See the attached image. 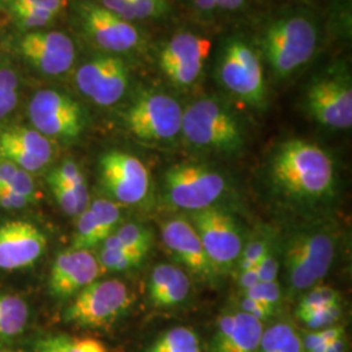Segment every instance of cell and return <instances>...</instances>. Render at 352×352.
Here are the masks:
<instances>
[{
    "instance_id": "8fae6325",
    "label": "cell",
    "mask_w": 352,
    "mask_h": 352,
    "mask_svg": "<svg viewBox=\"0 0 352 352\" xmlns=\"http://www.w3.org/2000/svg\"><path fill=\"white\" fill-rule=\"evenodd\" d=\"M14 50L26 64L47 77L65 75L76 60L72 38L56 30L24 32L16 38Z\"/></svg>"
},
{
    "instance_id": "ee69618b",
    "label": "cell",
    "mask_w": 352,
    "mask_h": 352,
    "mask_svg": "<svg viewBox=\"0 0 352 352\" xmlns=\"http://www.w3.org/2000/svg\"><path fill=\"white\" fill-rule=\"evenodd\" d=\"M129 1L131 0H100V4L106 10L129 21Z\"/></svg>"
},
{
    "instance_id": "d590c367",
    "label": "cell",
    "mask_w": 352,
    "mask_h": 352,
    "mask_svg": "<svg viewBox=\"0 0 352 352\" xmlns=\"http://www.w3.org/2000/svg\"><path fill=\"white\" fill-rule=\"evenodd\" d=\"M340 316H342L340 304H334L327 308L299 314L298 317L300 318L302 324L309 327L311 330H321V329L337 325Z\"/></svg>"
},
{
    "instance_id": "d6a6232c",
    "label": "cell",
    "mask_w": 352,
    "mask_h": 352,
    "mask_svg": "<svg viewBox=\"0 0 352 352\" xmlns=\"http://www.w3.org/2000/svg\"><path fill=\"white\" fill-rule=\"evenodd\" d=\"M334 304H340V292L329 286L317 285L312 289H307V292L302 295L298 305L296 315L327 308Z\"/></svg>"
},
{
    "instance_id": "f6af8a7d",
    "label": "cell",
    "mask_w": 352,
    "mask_h": 352,
    "mask_svg": "<svg viewBox=\"0 0 352 352\" xmlns=\"http://www.w3.org/2000/svg\"><path fill=\"white\" fill-rule=\"evenodd\" d=\"M17 171H19L17 166L0 160V188H6L10 186Z\"/></svg>"
},
{
    "instance_id": "484cf974",
    "label": "cell",
    "mask_w": 352,
    "mask_h": 352,
    "mask_svg": "<svg viewBox=\"0 0 352 352\" xmlns=\"http://www.w3.org/2000/svg\"><path fill=\"white\" fill-rule=\"evenodd\" d=\"M260 352H304L302 337L287 322H278L264 330Z\"/></svg>"
},
{
    "instance_id": "ffe728a7",
    "label": "cell",
    "mask_w": 352,
    "mask_h": 352,
    "mask_svg": "<svg viewBox=\"0 0 352 352\" xmlns=\"http://www.w3.org/2000/svg\"><path fill=\"white\" fill-rule=\"evenodd\" d=\"M54 149L50 139L34 128L10 126L0 132V160L26 173H37L50 164Z\"/></svg>"
},
{
    "instance_id": "30bf717a",
    "label": "cell",
    "mask_w": 352,
    "mask_h": 352,
    "mask_svg": "<svg viewBox=\"0 0 352 352\" xmlns=\"http://www.w3.org/2000/svg\"><path fill=\"white\" fill-rule=\"evenodd\" d=\"M218 75L223 87L252 107L266 102L264 74L258 56L243 41H230L219 62Z\"/></svg>"
},
{
    "instance_id": "e575fe53",
    "label": "cell",
    "mask_w": 352,
    "mask_h": 352,
    "mask_svg": "<svg viewBox=\"0 0 352 352\" xmlns=\"http://www.w3.org/2000/svg\"><path fill=\"white\" fill-rule=\"evenodd\" d=\"M89 209L96 215L103 232L109 238L111 234L115 232V230L118 228V225L120 223V219H122V214H120V209H119L118 204L110 201V200L100 199V200L90 202Z\"/></svg>"
},
{
    "instance_id": "83f0119b",
    "label": "cell",
    "mask_w": 352,
    "mask_h": 352,
    "mask_svg": "<svg viewBox=\"0 0 352 352\" xmlns=\"http://www.w3.org/2000/svg\"><path fill=\"white\" fill-rule=\"evenodd\" d=\"M20 76L11 60L0 55V119L16 109L20 96Z\"/></svg>"
},
{
    "instance_id": "603a6c76",
    "label": "cell",
    "mask_w": 352,
    "mask_h": 352,
    "mask_svg": "<svg viewBox=\"0 0 352 352\" xmlns=\"http://www.w3.org/2000/svg\"><path fill=\"white\" fill-rule=\"evenodd\" d=\"M29 307L25 300L12 294H0V342L19 338L28 327Z\"/></svg>"
},
{
    "instance_id": "c3c4849f",
    "label": "cell",
    "mask_w": 352,
    "mask_h": 352,
    "mask_svg": "<svg viewBox=\"0 0 352 352\" xmlns=\"http://www.w3.org/2000/svg\"><path fill=\"white\" fill-rule=\"evenodd\" d=\"M215 1H217V8H222L226 11H235L244 3V0H215Z\"/></svg>"
},
{
    "instance_id": "d4e9b609",
    "label": "cell",
    "mask_w": 352,
    "mask_h": 352,
    "mask_svg": "<svg viewBox=\"0 0 352 352\" xmlns=\"http://www.w3.org/2000/svg\"><path fill=\"white\" fill-rule=\"evenodd\" d=\"M34 352H109L104 343L96 338H77L67 334L41 337L34 344Z\"/></svg>"
},
{
    "instance_id": "7c38bea8",
    "label": "cell",
    "mask_w": 352,
    "mask_h": 352,
    "mask_svg": "<svg viewBox=\"0 0 352 352\" xmlns=\"http://www.w3.org/2000/svg\"><path fill=\"white\" fill-rule=\"evenodd\" d=\"M100 177L106 192L120 204L144 201L151 189V175L138 157L122 151H106L100 158Z\"/></svg>"
},
{
    "instance_id": "60d3db41",
    "label": "cell",
    "mask_w": 352,
    "mask_h": 352,
    "mask_svg": "<svg viewBox=\"0 0 352 352\" xmlns=\"http://www.w3.org/2000/svg\"><path fill=\"white\" fill-rule=\"evenodd\" d=\"M240 309L241 312H245L248 315L254 317L256 320L261 321L264 324L265 321L270 320L274 314H276V309L265 302H260V300H256V299H252L248 298L245 295H241L239 300Z\"/></svg>"
},
{
    "instance_id": "bcb514c9",
    "label": "cell",
    "mask_w": 352,
    "mask_h": 352,
    "mask_svg": "<svg viewBox=\"0 0 352 352\" xmlns=\"http://www.w3.org/2000/svg\"><path fill=\"white\" fill-rule=\"evenodd\" d=\"M258 282H260V278H258L257 267L256 269H248V270L238 273V285H239V289L241 291L250 289Z\"/></svg>"
},
{
    "instance_id": "ba28073f",
    "label": "cell",
    "mask_w": 352,
    "mask_h": 352,
    "mask_svg": "<svg viewBox=\"0 0 352 352\" xmlns=\"http://www.w3.org/2000/svg\"><path fill=\"white\" fill-rule=\"evenodd\" d=\"M190 223L199 234L204 250L222 276L238 265L244 241L232 215L218 206L190 213Z\"/></svg>"
},
{
    "instance_id": "5bb4252c",
    "label": "cell",
    "mask_w": 352,
    "mask_h": 352,
    "mask_svg": "<svg viewBox=\"0 0 352 352\" xmlns=\"http://www.w3.org/2000/svg\"><path fill=\"white\" fill-rule=\"evenodd\" d=\"M77 19L84 34L102 50L123 54L140 43L135 26L97 1L81 0L77 4Z\"/></svg>"
},
{
    "instance_id": "7bdbcfd3",
    "label": "cell",
    "mask_w": 352,
    "mask_h": 352,
    "mask_svg": "<svg viewBox=\"0 0 352 352\" xmlns=\"http://www.w3.org/2000/svg\"><path fill=\"white\" fill-rule=\"evenodd\" d=\"M30 202L25 197L14 193L8 188H0V208L7 210H16L23 209L28 206Z\"/></svg>"
},
{
    "instance_id": "ac0fdd59",
    "label": "cell",
    "mask_w": 352,
    "mask_h": 352,
    "mask_svg": "<svg viewBox=\"0 0 352 352\" xmlns=\"http://www.w3.org/2000/svg\"><path fill=\"white\" fill-rule=\"evenodd\" d=\"M47 238L28 221H10L0 225V269L20 270L30 267L45 254Z\"/></svg>"
},
{
    "instance_id": "74e56055",
    "label": "cell",
    "mask_w": 352,
    "mask_h": 352,
    "mask_svg": "<svg viewBox=\"0 0 352 352\" xmlns=\"http://www.w3.org/2000/svg\"><path fill=\"white\" fill-rule=\"evenodd\" d=\"M166 0H131L129 1V21L154 19L168 12Z\"/></svg>"
},
{
    "instance_id": "44dd1931",
    "label": "cell",
    "mask_w": 352,
    "mask_h": 352,
    "mask_svg": "<svg viewBox=\"0 0 352 352\" xmlns=\"http://www.w3.org/2000/svg\"><path fill=\"white\" fill-rule=\"evenodd\" d=\"M264 324L245 312L221 316L214 334V352H260Z\"/></svg>"
},
{
    "instance_id": "6da1fadb",
    "label": "cell",
    "mask_w": 352,
    "mask_h": 352,
    "mask_svg": "<svg viewBox=\"0 0 352 352\" xmlns=\"http://www.w3.org/2000/svg\"><path fill=\"white\" fill-rule=\"evenodd\" d=\"M267 177L282 200L304 208L327 201L337 186L331 157L305 140L282 142L270 157Z\"/></svg>"
},
{
    "instance_id": "8992f818",
    "label": "cell",
    "mask_w": 352,
    "mask_h": 352,
    "mask_svg": "<svg viewBox=\"0 0 352 352\" xmlns=\"http://www.w3.org/2000/svg\"><path fill=\"white\" fill-rule=\"evenodd\" d=\"M164 189L167 201L192 213L217 206L227 192V180L206 164H179L166 171Z\"/></svg>"
},
{
    "instance_id": "7a4b0ae2",
    "label": "cell",
    "mask_w": 352,
    "mask_h": 352,
    "mask_svg": "<svg viewBox=\"0 0 352 352\" xmlns=\"http://www.w3.org/2000/svg\"><path fill=\"white\" fill-rule=\"evenodd\" d=\"M337 256V239L325 228H307L289 238L283 265L291 295L317 286L327 277Z\"/></svg>"
},
{
    "instance_id": "52a82bcc",
    "label": "cell",
    "mask_w": 352,
    "mask_h": 352,
    "mask_svg": "<svg viewBox=\"0 0 352 352\" xmlns=\"http://www.w3.org/2000/svg\"><path fill=\"white\" fill-rule=\"evenodd\" d=\"M33 128L47 139L74 141L87 126L84 109L68 94L56 89H41L28 104Z\"/></svg>"
},
{
    "instance_id": "5b68a950",
    "label": "cell",
    "mask_w": 352,
    "mask_h": 352,
    "mask_svg": "<svg viewBox=\"0 0 352 352\" xmlns=\"http://www.w3.org/2000/svg\"><path fill=\"white\" fill-rule=\"evenodd\" d=\"M318 33L311 20L291 16L273 23L263 39L265 58L280 77L294 74L314 56Z\"/></svg>"
},
{
    "instance_id": "f35d334b",
    "label": "cell",
    "mask_w": 352,
    "mask_h": 352,
    "mask_svg": "<svg viewBox=\"0 0 352 352\" xmlns=\"http://www.w3.org/2000/svg\"><path fill=\"white\" fill-rule=\"evenodd\" d=\"M241 295H245L252 299L265 302V304L273 307L274 309H277L279 304L282 302V289H280L278 280L258 282L250 289L241 291Z\"/></svg>"
},
{
    "instance_id": "e0dca14e",
    "label": "cell",
    "mask_w": 352,
    "mask_h": 352,
    "mask_svg": "<svg viewBox=\"0 0 352 352\" xmlns=\"http://www.w3.org/2000/svg\"><path fill=\"white\" fill-rule=\"evenodd\" d=\"M162 239L166 248L193 276L209 283L217 282L221 274L208 257L197 231L187 218L167 219L162 226Z\"/></svg>"
},
{
    "instance_id": "4fadbf2b",
    "label": "cell",
    "mask_w": 352,
    "mask_h": 352,
    "mask_svg": "<svg viewBox=\"0 0 352 352\" xmlns=\"http://www.w3.org/2000/svg\"><path fill=\"white\" fill-rule=\"evenodd\" d=\"M76 87L98 106H113L120 101L129 85V69L115 55H100L81 64L75 74Z\"/></svg>"
},
{
    "instance_id": "277c9868",
    "label": "cell",
    "mask_w": 352,
    "mask_h": 352,
    "mask_svg": "<svg viewBox=\"0 0 352 352\" xmlns=\"http://www.w3.org/2000/svg\"><path fill=\"white\" fill-rule=\"evenodd\" d=\"M133 302L135 295L124 282L94 280L74 296L64 311V321L82 329L110 327L126 315Z\"/></svg>"
},
{
    "instance_id": "f907efd6",
    "label": "cell",
    "mask_w": 352,
    "mask_h": 352,
    "mask_svg": "<svg viewBox=\"0 0 352 352\" xmlns=\"http://www.w3.org/2000/svg\"><path fill=\"white\" fill-rule=\"evenodd\" d=\"M3 352H20V351H3Z\"/></svg>"
},
{
    "instance_id": "f1b7e54d",
    "label": "cell",
    "mask_w": 352,
    "mask_h": 352,
    "mask_svg": "<svg viewBox=\"0 0 352 352\" xmlns=\"http://www.w3.org/2000/svg\"><path fill=\"white\" fill-rule=\"evenodd\" d=\"M107 239L106 234L100 226L96 215L89 209H85L80 215H77L75 234L72 239L74 250H87L90 251L96 245Z\"/></svg>"
},
{
    "instance_id": "4316f807",
    "label": "cell",
    "mask_w": 352,
    "mask_h": 352,
    "mask_svg": "<svg viewBox=\"0 0 352 352\" xmlns=\"http://www.w3.org/2000/svg\"><path fill=\"white\" fill-rule=\"evenodd\" d=\"M146 352H201V343L195 330L177 327L161 334Z\"/></svg>"
},
{
    "instance_id": "9c48e42d",
    "label": "cell",
    "mask_w": 352,
    "mask_h": 352,
    "mask_svg": "<svg viewBox=\"0 0 352 352\" xmlns=\"http://www.w3.org/2000/svg\"><path fill=\"white\" fill-rule=\"evenodd\" d=\"M124 119L126 128L136 139L167 142L182 133L183 109L170 96L148 93L132 103Z\"/></svg>"
},
{
    "instance_id": "3957f363",
    "label": "cell",
    "mask_w": 352,
    "mask_h": 352,
    "mask_svg": "<svg viewBox=\"0 0 352 352\" xmlns=\"http://www.w3.org/2000/svg\"><path fill=\"white\" fill-rule=\"evenodd\" d=\"M182 133L189 145L201 151L235 154L244 146L239 120L214 100H199L183 110Z\"/></svg>"
},
{
    "instance_id": "9a60e30c",
    "label": "cell",
    "mask_w": 352,
    "mask_h": 352,
    "mask_svg": "<svg viewBox=\"0 0 352 352\" xmlns=\"http://www.w3.org/2000/svg\"><path fill=\"white\" fill-rule=\"evenodd\" d=\"M307 109L320 124L333 129L352 126L351 81L342 76L317 78L307 91Z\"/></svg>"
},
{
    "instance_id": "b9f144b4",
    "label": "cell",
    "mask_w": 352,
    "mask_h": 352,
    "mask_svg": "<svg viewBox=\"0 0 352 352\" xmlns=\"http://www.w3.org/2000/svg\"><path fill=\"white\" fill-rule=\"evenodd\" d=\"M260 282H274L278 279L279 273V258L277 252L274 250V245L270 248V251L266 253L263 261L257 266Z\"/></svg>"
},
{
    "instance_id": "4dcf8cb0",
    "label": "cell",
    "mask_w": 352,
    "mask_h": 352,
    "mask_svg": "<svg viewBox=\"0 0 352 352\" xmlns=\"http://www.w3.org/2000/svg\"><path fill=\"white\" fill-rule=\"evenodd\" d=\"M4 11L10 14L13 24L24 32L42 30L46 26L51 25L59 16L58 13L51 12L39 6L10 8Z\"/></svg>"
},
{
    "instance_id": "cb8c5ba5",
    "label": "cell",
    "mask_w": 352,
    "mask_h": 352,
    "mask_svg": "<svg viewBox=\"0 0 352 352\" xmlns=\"http://www.w3.org/2000/svg\"><path fill=\"white\" fill-rule=\"evenodd\" d=\"M144 256L136 252L128 250L120 240L111 234L107 239L103 240L101 253H100V265L101 269L110 272H124L133 267H138L142 261Z\"/></svg>"
},
{
    "instance_id": "1f68e13d",
    "label": "cell",
    "mask_w": 352,
    "mask_h": 352,
    "mask_svg": "<svg viewBox=\"0 0 352 352\" xmlns=\"http://www.w3.org/2000/svg\"><path fill=\"white\" fill-rule=\"evenodd\" d=\"M113 235L128 250L136 252L144 257L149 253L153 245V234L146 227L136 223H126L118 227Z\"/></svg>"
},
{
    "instance_id": "2e32d148",
    "label": "cell",
    "mask_w": 352,
    "mask_h": 352,
    "mask_svg": "<svg viewBox=\"0 0 352 352\" xmlns=\"http://www.w3.org/2000/svg\"><path fill=\"white\" fill-rule=\"evenodd\" d=\"M212 42L208 38L180 33L164 45L160 55V67L177 87L192 85L209 56Z\"/></svg>"
},
{
    "instance_id": "d6986e66",
    "label": "cell",
    "mask_w": 352,
    "mask_h": 352,
    "mask_svg": "<svg viewBox=\"0 0 352 352\" xmlns=\"http://www.w3.org/2000/svg\"><path fill=\"white\" fill-rule=\"evenodd\" d=\"M100 274L101 265L91 252L71 248L55 258L47 282L49 292L59 300L74 298Z\"/></svg>"
},
{
    "instance_id": "7dc6e473",
    "label": "cell",
    "mask_w": 352,
    "mask_h": 352,
    "mask_svg": "<svg viewBox=\"0 0 352 352\" xmlns=\"http://www.w3.org/2000/svg\"><path fill=\"white\" fill-rule=\"evenodd\" d=\"M344 349H346L344 338H340V340H333L330 343L317 346L308 352H344Z\"/></svg>"
},
{
    "instance_id": "7402d4cb",
    "label": "cell",
    "mask_w": 352,
    "mask_h": 352,
    "mask_svg": "<svg viewBox=\"0 0 352 352\" xmlns=\"http://www.w3.org/2000/svg\"><path fill=\"white\" fill-rule=\"evenodd\" d=\"M190 292L187 273L175 265H157L149 279V299L155 308L168 309L186 302Z\"/></svg>"
},
{
    "instance_id": "8d00e7d4",
    "label": "cell",
    "mask_w": 352,
    "mask_h": 352,
    "mask_svg": "<svg viewBox=\"0 0 352 352\" xmlns=\"http://www.w3.org/2000/svg\"><path fill=\"white\" fill-rule=\"evenodd\" d=\"M49 184H60L75 187L87 183L85 176L77 164L72 161H64L63 164L55 167L47 176Z\"/></svg>"
},
{
    "instance_id": "ab89813d",
    "label": "cell",
    "mask_w": 352,
    "mask_h": 352,
    "mask_svg": "<svg viewBox=\"0 0 352 352\" xmlns=\"http://www.w3.org/2000/svg\"><path fill=\"white\" fill-rule=\"evenodd\" d=\"M344 336H346L344 327H340V325H334V327L321 329V330H314L311 333H307L302 337V349H304V352L311 351L317 346L330 343V342L340 340V338H344Z\"/></svg>"
},
{
    "instance_id": "f546056e",
    "label": "cell",
    "mask_w": 352,
    "mask_h": 352,
    "mask_svg": "<svg viewBox=\"0 0 352 352\" xmlns=\"http://www.w3.org/2000/svg\"><path fill=\"white\" fill-rule=\"evenodd\" d=\"M55 200L64 213L71 217H77L88 209L90 205L88 184H80L75 187L60 186V184H49Z\"/></svg>"
},
{
    "instance_id": "836d02e7",
    "label": "cell",
    "mask_w": 352,
    "mask_h": 352,
    "mask_svg": "<svg viewBox=\"0 0 352 352\" xmlns=\"http://www.w3.org/2000/svg\"><path fill=\"white\" fill-rule=\"evenodd\" d=\"M272 247H273V243L266 235L256 236L254 239L248 241V244L243 247L239 261L236 265L238 273L248 269H256L263 261L266 253L270 251Z\"/></svg>"
},
{
    "instance_id": "681fc988",
    "label": "cell",
    "mask_w": 352,
    "mask_h": 352,
    "mask_svg": "<svg viewBox=\"0 0 352 352\" xmlns=\"http://www.w3.org/2000/svg\"><path fill=\"white\" fill-rule=\"evenodd\" d=\"M196 6L201 10V11H213L217 8V1L215 0H195Z\"/></svg>"
}]
</instances>
